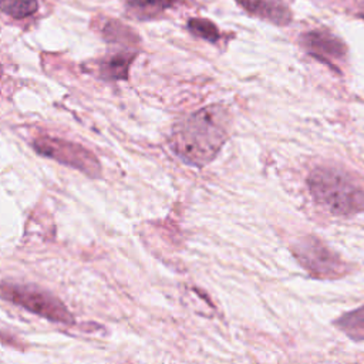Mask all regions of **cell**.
Listing matches in <instances>:
<instances>
[{
	"mask_svg": "<svg viewBox=\"0 0 364 364\" xmlns=\"http://www.w3.org/2000/svg\"><path fill=\"white\" fill-rule=\"evenodd\" d=\"M229 131V112L220 105L205 107L175 125L171 145L183 162L205 166L218 155Z\"/></svg>",
	"mask_w": 364,
	"mask_h": 364,
	"instance_id": "obj_1",
	"label": "cell"
},
{
	"mask_svg": "<svg viewBox=\"0 0 364 364\" xmlns=\"http://www.w3.org/2000/svg\"><path fill=\"white\" fill-rule=\"evenodd\" d=\"M309 186L313 198L336 215H353L364 209V191L344 172L318 168L311 172Z\"/></svg>",
	"mask_w": 364,
	"mask_h": 364,
	"instance_id": "obj_2",
	"label": "cell"
},
{
	"mask_svg": "<svg viewBox=\"0 0 364 364\" xmlns=\"http://www.w3.org/2000/svg\"><path fill=\"white\" fill-rule=\"evenodd\" d=\"M0 297L53 323L64 326L74 324V317L65 304L58 297L36 286L0 282Z\"/></svg>",
	"mask_w": 364,
	"mask_h": 364,
	"instance_id": "obj_3",
	"label": "cell"
},
{
	"mask_svg": "<svg viewBox=\"0 0 364 364\" xmlns=\"http://www.w3.org/2000/svg\"><path fill=\"white\" fill-rule=\"evenodd\" d=\"M293 255L314 279L331 280L347 274L348 267L337 253L314 236H304L293 245Z\"/></svg>",
	"mask_w": 364,
	"mask_h": 364,
	"instance_id": "obj_4",
	"label": "cell"
},
{
	"mask_svg": "<svg viewBox=\"0 0 364 364\" xmlns=\"http://www.w3.org/2000/svg\"><path fill=\"white\" fill-rule=\"evenodd\" d=\"M33 148L41 156L75 168L91 178H97L101 173V166L95 155L80 144L53 136H40L33 141Z\"/></svg>",
	"mask_w": 364,
	"mask_h": 364,
	"instance_id": "obj_5",
	"label": "cell"
},
{
	"mask_svg": "<svg viewBox=\"0 0 364 364\" xmlns=\"http://www.w3.org/2000/svg\"><path fill=\"white\" fill-rule=\"evenodd\" d=\"M301 44L309 54L333 67H337L346 58V44L326 28L307 31L301 36Z\"/></svg>",
	"mask_w": 364,
	"mask_h": 364,
	"instance_id": "obj_6",
	"label": "cell"
},
{
	"mask_svg": "<svg viewBox=\"0 0 364 364\" xmlns=\"http://www.w3.org/2000/svg\"><path fill=\"white\" fill-rule=\"evenodd\" d=\"M247 13L277 26H286L291 20V13L283 0H236Z\"/></svg>",
	"mask_w": 364,
	"mask_h": 364,
	"instance_id": "obj_7",
	"label": "cell"
},
{
	"mask_svg": "<svg viewBox=\"0 0 364 364\" xmlns=\"http://www.w3.org/2000/svg\"><path fill=\"white\" fill-rule=\"evenodd\" d=\"M135 58L134 51H119L98 63V74L101 78L108 81L125 80L128 77L129 65Z\"/></svg>",
	"mask_w": 364,
	"mask_h": 364,
	"instance_id": "obj_8",
	"label": "cell"
},
{
	"mask_svg": "<svg viewBox=\"0 0 364 364\" xmlns=\"http://www.w3.org/2000/svg\"><path fill=\"white\" fill-rule=\"evenodd\" d=\"M334 324L351 340H364V306L340 316Z\"/></svg>",
	"mask_w": 364,
	"mask_h": 364,
	"instance_id": "obj_9",
	"label": "cell"
},
{
	"mask_svg": "<svg viewBox=\"0 0 364 364\" xmlns=\"http://www.w3.org/2000/svg\"><path fill=\"white\" fill-rule=\"evenodd\" d=\"M183 0H129L128 9L138 18H152Z\"/></svg>",
	"mask_w": 364,
	"mask_h": 364,
	"instance_id": "obj_10",
	"label": "cell"
},
{
	"mask_svg": "<svg viewBox=\"0 0 364 364\" xmlns=\"http://www.w3.org/2000/svg\"><path fill=\"white\" fill-rule=\"evenodd\" d=\"M102 34L107 41H111L115 44L132 46V44L138 43V36L129 27L124 26L122 23H119L117 20L108 21L102 28Z\"/></svg>",
	"mask_w": 364,
	"mask_h": 364,
	"instance_id": "obj_11",
	"label": "cell"
},
{
	"mask_svg": "<svg viewBox=\"0 0 364 364\" xmlns=\"http://www.w3.org/2000/svg\"><path fill=\"white\" fill-rule=\"evenodd\" d=\"M37 0H0V10L13 18H26L37 11Z\"/></svg>",
	"mask_w": 364,
	"mask_h": 364,
	"instance_id": "obj_12",
	"label": "cell"
},
{
	"mask_svg": "<svg viewBox=\"0 0 364 364\" xmlns=\"http://www.w3.org/2000/svg\"><path fill=\"white\" fill-rule=\"evenodd\" d=\"M188 27L195 36L209 40V41H216L220 37L218 27L210 20H206V18H200V17L192 18L188 23Z\"/></svg>",
	"mask_w": 364,
	"mask_h": 364,
	"instance_id": "obj_13",
	"label": "cell"
},
{
	"mask_svg": "<svg viewBox=\"0 0 364 364\" xmlns=\"http://www.w3.org/2000/svg\"><path fill=\"white\" fill-rule=\"evenodd\" d=\"M0 75H1V64H0Z\"/></svg>",
	"mask_w": 364,
	"mask_h": 364,
	"instance_id": "obj_14",
	"label": "cell"
}]
</instances>
